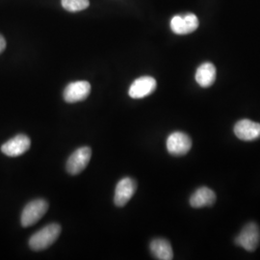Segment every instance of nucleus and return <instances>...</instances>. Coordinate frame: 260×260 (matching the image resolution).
Here are the masks:
<instances>
[{
	"label": "nucleus",
	"mask_w": 260,
	"mask_h": 260,
	"mask_svg": "<svg viewBox=\"0 0 260 260\" xmlns=\"http://www.w3.org/2000/svg\"><path fill=\"white\" fill-rule=\"evenodd\" d=\"M61 231H62L61 225L58 223L47 224L30 237L29 247L33 251L46 250L58 239Z\"/></svg>",
	"instance_id": "nucleus-1"
},
{
	"label": "nucleus",
	"mask_w": 260,
	"mask_h": 260,
	"mask_svg": "<svg viewBox=\"0 0 260 260\" xmlns=\"http://www.w3.org/2000/svg\"><path fill=\"white\" fill-rule=\"evenodd\" d=\"M48 209V203L46 200L37 199L25 205L22 210L20 223L23 228L31 226L39 222L43 216L47 213Z\"/></svg>",
	"instance_id": "nucleus-2"
},
{
	"label": "nucleus",
	"mask_w": 260,
	"mask_h": 260,
	"mask_svg": "<svg viewBox=\"0 0 260 260\" xmlns=\"http://www.w3.org/2000/svg\"><path fill=\"white\" fill-rule=\"evenodd\" d=\"M260 243V230L257 223H247L235 239V244L246 251H254Z\"/></svg>",
	"instance_id": "nucleus-3"
},
{
	"label": "nucleus",
	"mask_w": 260,
	"mask_h": 260,
	"mask_svg": "<svg viewBox=\"0 0 260 260\" xmlns=\"http://www.w3.org/2000/svg\"><path fill=\"white\" fill-rule=\"evenodd\" d=\"M166 146L170 154L182 156L187 154L192 148V140L184 132L176 131L169 135Z\"/></svg>",
	"instance_id": "nucleus-4"
},
{
	"label": "nucleus",
	"mask_w": 260,
	"mask_h": 260,
	"mask_svg": "<svg viewBox=\"0 0 260 260\" xmlns=\"http://www.w3.org/2000/svg\"><path fill=\"white\" fill-rule=\"evenodd\" d=\"M92 156V150L89 147H82L74 151L67 161V171L69 174L76 176L83 172L88 166Z\"/></svg>",
	"instance_id": "nucleus-5"
},
{
	"label": "nucleus",
	"mask_w": 260,
	"mask_h": 260,
	"mask_svg": "<svg viewBox=\"0 0 260 260\" xmlns=\"http://www.w3.org/2000/svg\"><path fill=\"white\" fill-rule=\"evenodd\" d=\"M137 189L136 181L131 177H123L118 182L115 189L114 203L119 207L126 205L135 194Z\"/></svg>",
	"instance_id": "nucleus-6"
},
{
	"label": "nucleus",
	"mask_w": 260,
	"mask_h": 260,
	"mask_svg": "<svg viewBox=\"0 0 260 260\" xmlns=\"http://www.w3.org/2000/svg\"><path fill=\"white\" fill-rule=\"evenodd\" d=\"M30 138L24 134H19L3 144L1 147V151L10 157H17L25 153L30 149Z\"/></svg>",
	"instance_id": "nucleus-7"
},
{
	"label": "nucleus",
	"mask_w": 260,
	"mask_h": 260,
	"mask_svg": "<svg viewBox=\"0 0 260 260\" xmlns=\"http://www.w3.org/2000/svg\"><path fill=\"white\" fill-rule=\"evenodd\" d=\"M156 80L151 76H142L137 78L130 86L128 94L130 98L139 100L153 93L156 89Z\"/></svg>",
	"instance_id": "nucleus-8"
},
{
	"label": "nucleus",
	"mask_w": 260,
	"mask_h": 260,
	"mask_svg": "<svg viewBox=\"0 0 260 260\" xmlns=\"http://www.w3.org/2000/svg\"><path fill=\"white\" fill-rule=\"evenodd\" d=\"M91 93V84L87 81H75L69 84L64 90L67 103H75L85 101Z\"/></svg>",
	"instance_id": "nucleus-9"
},
{
	"label": "nucleus",
	"mask_w": 260,
	"mask_h": 260,
	"mask_svg": "<svg viewBox=\"0 0 260 260\" xmlns=\"http://www.w3.org/2000/svg\"><path fill=\"white\" fill-rule=\"evenodd\" d=\"M199 24L196 15L187 14L185 16H175L171 20V29L177 35H187L197 30Z\"/></svg>",
	"instance_id": "nucleus-10"
},
{
	"label": "nucleus",
	"mask_w": 260,
	"mask_h": 260,
	"mask_svg": "<svg viewBox=\"0 0 260 260\" xmlns=\"http://www.w3.org/2000/svg\"><path fill=\"white\" fill-rule=\"evenodd\" d=\"M234 134L242 141H255L260 138V123L251 120H241L234 125Z\"/></svg>",
	"instance_id": "nucleus-11"
},
{
	"label": "nucleus",
	"mask_w": 260,
	"mask_h": 260,
	"mask_svg": "<svg viewBox=\"0 0 260 260\" xmlns=\"http://www.w3.org/2000/svg\"><path fill=\"white\" fill-rule=\"evenodd\" d=\"M216 202V195L213 190L208 187H201L197 189L190 198V205L194 208H202L211 206Z\"/></svg>",
	"instance_id": "nucleus-12"
},
{
	"label": "nucleus",
	"mask_w": 260,
	"mask_h": 260,
	"mask_svg": "<svg viewBox=\"0 0 260 260\" xmlns=\"http://www.w3.org/2000/svg\"><path fill=\"white\" fill-rule=\"evenodd\" d=\"M196 81L201 87L208 88L216 80V68L212 63L205 62L200 66L196 72Z\"/></svg>",
	"instance_id": "nucleus-13"
},
{
	"label": "nucleus",
	"mask_w": 260,
	"mask_h": 260,
	"mask_svg": "<svg viewBox=\"0 0 260 260\" xmlns=\"http://www.w3.org/2000/svg\"><path fill=\"white\" fill-rule=\"evenodd\" d=\"M149 249L152 255L159 260H171L174 258V251L170 242L163 239V238H156L153 239L150 245Z\"/></svg>",
	"instance_id": "nucleus-14"
},
{
	"label": "nucleus",
	"mask_w": 260,
	"mask_h": 260,
	"mask_svg": "<svg viewBox=\"0 0 260 260\" xmlns=\"http://www.w3.org/2000/svg\"><path fill=\"white\" fill-rule=\"evenodd\" d=\"M62 6L69 12H79L87 9L90 5L89 0H61Z\"/></svg>",
	"instance_id": "nucleus-15"
},
{
	"label": "nucleus",
	"mask_w": 260,
	"mask_h": 260,
	"mask_svg": "<svg viewBox=\"0 0 260 260\" xmlns=\"http://www.w3.org/2000/svg\"><path fill=\"white\" fill-rule=\"evenodd\" d=\"M6 48V41L2 35H0V53H2Z\"/></svg>",
	"instance_id": "nucleus-16"
}]
</instances>
